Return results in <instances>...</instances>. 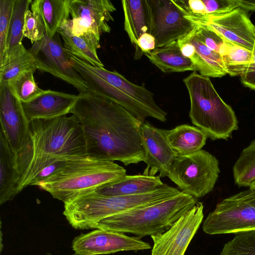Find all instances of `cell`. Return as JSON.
<instances>
[{
  "label": "cell",
  "mask_w": 255,
  "mask_h": 255,
  "mask_svg": "<svg viewBox=\"0 0 255 255\" xmlns=\"http://www.w3.org/2000/svg\"><path fill=\"white\" fill-rule=\"evenodd\" d=\"M252 54V51L231 42L227 53L222 56L227 74L241 76L248 68Z\"/></svg>",
  "instance_id": "obj_29"
},
{
  "label": "cell",
  "mask_w": 255,
  "mask_h": 255,
  "mask_svg": "<svg viewBox=\"0 0 255 255\" xmlns=\"http://www.w3.org/2000/svg\"><path fill=\"white\" fill-rule=\"evenodd\" d=\"M155 48V40L154 37L148 33H145L138 38L135 47V57L139 58L142 53H146L151 51Z\"/></svg>",
  "instance_id": "obj_37"
},
{
  "label": "cell",
  "mask_w": 255,
  "mask_h": 255,
  "mask_svg": "<svg viewBox=\"0 0 255 255\" xmlns=\"http://www.w3.org/2000/svg\"><path fill=\"white\" fill-rule=\"evenodd\" d=\"M15 0H0V56L6 47L11 16Z\"/></svg>",
  "instance_id": "obj_35"
},
{
  "label": "cell",
  "mask_w": 255,
  "mask_h": 255,
  "mask_svg": "<svg viewBox=\"0 0 255 255\" xmlns=\"http://www.w3.org/2000/svg\"><path fill=\"white\" fill-rule=\"evenodd\" d=\"M190 100L192 123L213 140H228L238 129L232 108L218 94L209 77L194 71L183 80Z\"/></svg>",
  "instance_id": "obj_6"
},
{
  "label": "cell",
  "mask_w": 255,
  "mask_h": 255,
  "mask_svg": "<svg viewBox=\"0 0 255 255\" xmlns=\"http://www.w3.org/2000/svg\"><path fill=\"white\" fill-rule=\"evenodd\" d=\"M208 15L221 14L237 8L235 0H202Z\"/></svg>",
  "instance_id": "obj_36"
},
{
  "label": "cell",
  "mask_w": 255,
  "mask_h": 255,
  "mask_svg": "<svg viewBox=\"0 0 255 255\" xmlns=\"http://www.w3.org/2000/svg\"><path fill=\"white\" fill-rule=\"evenodd\" d=\"M67 20L62 24L58 32L63 40V45L68 55L93 66L104 67L98 57L97 50L82 38L74 35L71 31Z\"/></svg>",
  "instance_id": "obj_27"
},
{
  "label": "cell",
  "mask_w": 255,
  "mask_h": 255,
  "mask_svg": "<svg viewBox=\"0 0 255 255\" xmlns=\"http://www.w3.org/2000/svg\"><path fill=\"white\" fill-rule=\"evenodd\" d=\"M220 255H255V231L236 234L225 244Z\"/></svg>",
  "instance_id": "obj_31"
},
{
  "label": "cell",
  "mask_w": 255,
  "mask_h": 255,
  "mask_svg": "<svg viewBox=\"0 0 255 255\" xmlns=\"http://www.w3.org/2000/svg\"><path fill=\"white\" fill-rule=\"evenodd\" d=\"M202 25L209 26L228 41L253 50L255 25L245 10L237 8L224 14H207L206 21Z\"/></svg>",
  "instance_id": "obj_17"
},
{
  "label": "cell",
  "mask_w": 255,
  "mask_h": 255,
  "mask_svg": "<svg viewBox=\"0 0 255 255\" xmlns=\"http://www.w3.org/2000/svg\"><path fill=\"white\" fill-rule=\"evenodd\" d=\"M150 16L149 33L155 38V48L185 36L196 27L185 17L184 9L176 0H147Z\"/></svg>",
  "instance_id": "obj_12"
},
{
  "label": "cell",
  "mask_w": 255,
  "mask_h": 255,
  "mask_svg": "<svg viewBox=\"0 0 255 255\" xmlns=\"http://www.w3.org/2000/svg\"><path fill=\"white\" fill-rule=\"evenodd\" d=\"M29 50L35 59L38 70L72 85L79 94L88 92L86 82L71 65L58 32L52 38L46 33L44 37L34 42Z\"/></svg>",
  "instance_id": "obj_11"
},
{
  "label": "cell",
  "mask_w": 255,
  "mask_h": 255,
  "mask_svg": "<svg viewBox=\"0 0 255 255\" xmlns=\"http://www.w3.org/2000/svg\"><path fill=\"white\" fill-rule=\"evenodd\" d=\"M18 174L15 154L5 136L0 132V204L12 200L16 195Z\"/></svg>",
  "instance_id": "obj_26"
},
{
  "label": "cell",
  "mask_w": 255,
  "mask_h": 255,
  "mask_svg": "<svg viewBox=\"0 0 255 255\" xmlns=\"http://www.w3.org/2000/svg\"><path fill=\"white\" fill-rule=\"evenodd\" d=\"M195 30L196 36L207 47L222 57L226 54L231 42L207 25H196Z\"/></svg>",
  "instance_id": "obj_33"
},
{
  "label": "cell",
  "mask_w": 255,
  "mask_h": 255,
  "mask_svg": "<svg viewBox=\"0 0 255 255\" xmlns=\"http://www.w3.org/2000/svg\"><path fill=\"white\" fill-rule=\"evenodd\" d=\"M204 206L197 202L165 231L151 236V255H184L204 218Z\"/></svg>",
  "instance_id": "obj_13"
},
{
  "label": "cell",
  "mask_w": 255,
  "mask_h": 255,
  "mask_svg": "<svg viewBox=\"0 0 255 255\" xmlns=\"http://www.w3.org/2000/svg\"><path fill=\"white\" fill-rule=\"evenodd\" d=\"M87 155L84 134L75 115L30 122L24 145L15 154L16 194L31 185L38 172L51 162Z\"/></svg>",
  "instance_id": "obj_2"
},
{
  "label": "cell",
  "mask_w": 255,
  "mask_h": 255,
  "mask_svg": "<svg viewBox=\"0 0 255 255\" xmlns=\"http://www.w3.org/2000/svg\"><path fill=\"white\" fill-rule=\"evenodd\" d=\"M202 228L209 235L255 231V190L249 188L223 199L209 214Z\"/></svg>",
  "instance_id": "obj_9"
},
{
  "label": "cell",
  "mask_w": 255,
  "mask_h": 255,
  "mask_svg": "<svg viewBox=\"0 0 255 255\" xmlns=\"http://www.w3.org/2000/svg\"><path fill=\"white\" fill-rule=\"evenodd\" d=\"M235 183L250 187L255 180V139L242 151L233 168Z\"/></svg>",
  "instance_id": "obj_28"
},
{
  "label": "cell",
  "mask_w": 255,
  "mask_h": 255,
  "mask_svg": "<svg viewBox=\"0 0 255 255\" xmlns=\"http://www.w3.org/2000/svg\"><path fill=\"white\" fill-rule=\"evenodd\" d=\"M0 132L16 154L24 145L29 123L21 101L8 83L0 84Z\"/></svg>",
  "instance_id": "obj_15"
},
{
  "label": "cell",
  "mask_w": 255,
  "mask_h": 255,
  "mask_svg": "<svg viewBox=\"0 0 255 255\" xmlns=\"http://www.w3.org/2000/svg\"><path fill=\"white\" fill-rule=\"evenodd\" d=\"M195 197L181 192L164 201L106 218L94 229L130 233L139 238L162 233L197 202Z\"/></svg>",
  "instance_id": "obj_7"
},
{
  "label": "cell",
  "mask_w": 255,
  "mask_h": 255,
  "mask_svg": "<svg viewBox=\"0 0 255 255\" xmlns=\"http://www.w3.org/2000/svg\"><path fill=\"white\" fill-rule=\"evenodd\" d=\"M144 54L153 64L164 73L196 71L191 60L182 55L177 41L155 48Z\"/></svg>",
  "instance_id": "obj_24"
},
{
  "label": "cell",
  "mask_w": 255,
  "mask_h": 255,
  "mask_svg": "<svg viewBox=\"0 0 255 255\" xmlns=\"http://www.w3.org/2000/svg\"><path fill=\"white\" fill-rule=\"evenodd\" d=\"M67 161L56 160L44 167L34 178L31 185L34 186L35 184L48 178L61 168Z\"/></svg>",
  "instance_id": "obj_38"
},
{
  "label": "cell",
  "mask_w": 255,
  "mask_h": 255,
  "mask_svg": "<svg viewBox=\"0 0 255 255\" xmlns=\"http://www.w3.org/2000/svg\"><path fill=\"white\" fill-rule=\"evenodd\" d=\"M46 255H51V254H49V253H48V254H47Z\"/></svg>",
  "instance_id": "obj_43"
},
{
  "label": "cell",
  "mask_w": 255,
  "mask_h": 255,
  "mask_svg": "<svg viewBox=\"0 0 255 255\" xmlns=\"http://www.w3.org/2000/svg\"><path fill=\"white\" fill-rule=\"evenodd\" d=\"M72 18L67 20L71 32L81 37L94 49L100 48L101 35L110 33L116 7L109 0H70Z\"/></svg>",
  "instance_id": "obj_10"
},
{
  "label": "cell",
  "mask_w": 255,
  "mask_h": 255,
  "mask_svg": "<svg viewBox=\"0 0 255 255\" xmlns=\"http://www.w3.org/2000/svg\"><path fill=\"white\" fill-rule=\"evenodd\" d=\"M167 139L178 155H186L197 152L205 145L208 136L197 127L179 125L165 130Z\"/></svg>",
  "instance_id": "obj_25"
},
{
  "label": "cell",
  "mask_w": 255,
  "mask_h": 255,
  "mask_svg": "<svg viewBox=\"0 0 255 255\" xmlns=\"http://www.w3.org/2000/svg\"><path fill=\"white\" fill-rule=\"evenodd\" d=\"M126 175V170L115 162L87 155L67 160L52 175L34 186L64 204Z\"/></svg>",
  "instance_id": "obj_5"
},
{
  "label": "cell",
  "mask_w": 255,
  "mask_h": 255,
  "mask_svg": "<svg viewBox=\"0 0 255 255\" xmlns=\"http://www.w3.org/2000/svg\"><path fill=\"white\" fill-rule=\"evenodd\" d=\"M32 1L31 0H14L5 50L22 43L25 14Z\"/></svg>",
  "instance_id": "obj_30"
},
{
  "label": "cell",
  "mask_w": 255,
  "mask_h": 255,
  "mask_svg": "<svg viewBox=\"0 0 255 255\" xmlns=\"http://www.w3.org/2000/svg\"><path fill=\"white\" fill-rule=\"evenodd\" d=\"M70 0H34L30 4L31 11L38 15L48 36L52 38L62 24L70 19Z\"/></svg>",
  "instance_id": "obj_23"
},
{
  "label": "cell",
  "mask_w": 255,
  "mask_h": 255,
  "mask_svg": "<svg viewBox=\"0 0 255 255\" xmlns=\"http://www.w3.org/2000/svg\"><path fill=\"white\" fill-rule=\"evenodd\" d=\"M141 136L147 168L143 174L160 177L167 176L178 154L168 142L165 129L153 127L145 121L141 126Z\"/></svg>",
  "instance_id": "obj_16"
},
{
  "label": "cell",
  "mask_w": 255,
  "mask_h": 255,
  "mask_svg": "<svg viewBox=\"0 0 255 255\" xmlns=\"http://www.w3.org/2000/svg\"><path fill=\"white\" fill-rule=\"evenodd\" d=\"M69 57L71 65L86 82L88 92L117 103L142 123L147 117L162 122L166 121V113L156 104L153 94L144 84L136 85L116 71L93 66L73 56Z\"/></svg>",
  "instance_id": "obj_3"
},
{
  "label": "cell",
  "mask_w": 255,
  "mask_h": 255,
  "mask_svg": "<svg viewBox=\"0 0 255 255\" xmlns=\"http://www.w3.org/2000/svg\"><path fill=\"white\" fill-rule=\"evenodd\" d=\"M195 28L178 43L182 55L191 60L196 71L208 77H222L227 74L221 55L207 47L196 36Z\"/></svg>",
  "instance_id": "obj_18"
},
{
  "label": "cell",
  "mask_w": 255,
  "mask_h": 255,
  "mask_svg": "<svg viewBox=\"0 0 255 255\" xmlns=\"http://www.w3.org/2000/svg\"><path fill=\"white\" fill-rule=\"evenodd\" d=\"M122 3L125 30L136 47L140 35L149 33L150 31V16L147 0H124Z\"/></svg>",
  "instance_id": "obj_22"
},
{
  "label": "cell",
  "mask_w": 255,
  "mask_h": 255,
  "mask_svg": "<svg viewBox=\"0 0 255 255\" xmlns=\"http://www.w3.org/2000/svg\"><path fill=\"white\" fill-rule=\"evenodd\" d=\"M70 113L82 127L88 156L126 166L144 162L142 123L122 106L87 92L77 95Z\"/></svg>",
  "instance_id": "obj_1"
},
{
  "label": "cell",
  "mask_w": 255,
  "mask_h": 255,
  "mask_svg": "<svg viewBox=\"0 0 255 255\" xmlns=\"http://www.w3.org/2000/svg\"><path fill=\"white\" fill-rule=\"evenodd\" d=\"M36 70L26 72L13 81L8 83L18 96L21 102L30 101L41 94L44 90L40 88L34 78Z\"/></svg>",
  "instance_id": "obj_32"
},
{
  "label": "cell",
  "mask_w": 255,
  "mask_h": 255,
  "mask_svg": "<svg viewBox=\"0 0 255 255\" xmlns=\"http://www.w3.org/2000/svg\"><path fill=\"white\" fill-rule=\"evenodd\" d=\"M252 58L245 72L241 76V82L246 87L255 90V41L252 50Z\"/></svg>",
  "instance_id": "obj_39"
},
{
  "label": "cell",
  "mask_w": 255,
  "mask_h": 255,
  "mask_svg": "<svg viewBox=\"0 0 255 255\" xmlns=\"http://www.w3.org/2000/svg\"><path fill=\"white\" fill-rule=\"evenodd\" d=\"M77 95L51 90L43 92L29 102L22 103L29 123L35 120H47L70 113Z\"/></svg>",
  "instance_id": "obj_19"
},
{
  "label": "cell",
  "mask_w": 255,
  "mask_h": 255,
  "mask_svg": "<svg viewBox=\"0 0 255 255\" xmlns=\"http://www.w3.org/2000/svg\"><path fill=\"white\" fill-rule=\"evenodd\" d=\"M177 2L188 12L195 14H206L202 0H181Z\"/></svg>",
  "instance_id": "obj_40"
},
{
  "label": "cell",
  "mask_w": 255,
  "mask_h": 255,
  "mask_svg": "<svg viewBox=\"0 0 255 255\" xmlns=\"http://www.w3.org/2000/svg\"><path fill=\"white\" fill-rule=\"evenodd\" d=\"M37 69L33 55L22 43L6 49L0 56V84L10 83L23 73Z\"/></svg>",
  "instance_id": "obj_21"
},
{
  "label": "cell",
  "mask_w": 255,
  "mask_h": 255,
  "mask_svg": "<svg viewBox=\"0 0 255 255\" xmlns=\"http://www.w3.org/2000/svg\"><path fill=\"white\" fill-rule=\"evenodd\" d=\"M163 184L159 176H150L144 174L126 175L97 188L93 191L106 196L134 195L151 192Z\"/></svg>",
  "instance_id": "obj_20"
},
{
  "label": "cell",
  "mask_w": 255,
  "mask_h": 255,
  "mask_svg": "<svg viewBox=\"0 0 255 255\" xmlns=\"http://www.w3.org/2000/svg\"><path fill=\"white\" fill-rule=\"evenodd\" d=\"M238 8L246 11H255V0H235Z\"/></svg>",
  "instance_id": "obj_41"
},
{
  "label": "cell",
  "mask_w": 255,
  "mask_h": 255,
  "mask_svg": "<svg viewBox=\"0 0 255 255\" xmlns=\"http://www.w3.org/2000/svg\"><path fill=\"white\" fill-rule=\"evenodd\" d=\"M23 37L28 38L32 44L43 39L46 30L40 17L28 9L25 12L22 30Z\"/></svg>",
  "instance_id": "obj_34"
},
{
  "label": "cell",
  "mask_w": 255,
  "mask_h": 255,
  "mask_svg": "<svg viewBox=\"0 0 255 255\" xmlns=\"http://www.w3.org/2000/svg\"><path fill=\"white\" fill-rule=\"evenodd\" d=\"M249 188L255 190V180L251 184Z\"/></svg>",
  "instance_id": "obj_42"
},
{
  "label": "cell",
  "mask_w": 255,
  "mask_h": 255,
  "mask_svg": "<svg viewBox=\"0 0 255 255\" xmlns=\"http://www.w3.org/2000/svg\"><path fill=\"white\" fill-rule=\"evenodd\" d=\"M76 255H100L148 250L151 246L138 237L101 229L76 237L72 242Z\"/></svg>",
  "instance_id": "obj_14"
},
{
  "label": "cell",
  "mask_w": 255,
  "mask_h": 255,
  "mask_svg": "<svg viewBox=\"0 0 255 255\" xmlns=\"http://www.w3.org/2000/svg\"><path fill=\"white\" fill-rule=\"evenodd\" d=\"M181 192L166 184L151 192L134 195L106 196L91 191L64 203L63 215L76 229H94L106 218L164 201Z\"/></svg>",
  "instance_id": "obj_4"
},
{
  "label": "cell",
  "mask_w": 255,
  "mask_h": 255,
  "mask_svg": "<svg viewBox=\"0 0 255 255\" xmlns=\"http://www.w3.org/2000/svg\"><path fill=\"white\" fill-rule=\"evenodd\" d=\"M219 163L215 156L203 149L177 155L167 177L181 191L200 198L213 191L220 172Z\"/></svg>",
  "instance_id": "obj_8"
}]
</instances>
